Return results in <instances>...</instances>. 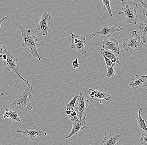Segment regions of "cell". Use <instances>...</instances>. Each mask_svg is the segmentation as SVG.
I'll return each mask as SVG.
<instances>
[{"mask_svg": "<svg viewBox=\"0 0 147 145\" xmlns=\"http://www.w3.org/2000/svg\"><path fill=\"white\" fill-rule=\"evenodd\" d=\"M51 16L49 13L45 12L41 16L40 21L36 25V28L41 32L44 36L48 34V30L50 26Z\"/></svg>", "mask_w": 147, "mask_h": 145, "instance_id": "10", "label": "cell"}, {"mask_svg": "<svg viewBox=\"0 0 147 145\" xmlns=\"http://www.w3.org/2000/svg\"><path fill=\"white\" fill-rule=\"evenodd\" d=\"M72 65H73L74 68L75 69L79 68V66H80V64H79L78 58H76L73 61V62H72Z\"/></svg>", "mask_w": 147, "mask_h": 145, "instance_id": "28", "label": "cell"}, {"mask_svg": "<svg viewBox=\"0 0 147 145\" xmlns=\"http://www.w3.org/2000/svg\"><path fill=\"white\" fill-rule=\"evenodd\" d=\"M140 3H141L142 7H143V10L142 11V14L145 16L147 18V3H145L142 1H140Z\"/></svg>", "mask_w": 147, "mask_h": 145, "instance_id": "27", "label": "cell"}, {"mask_svg": "<svg viewBox=\"0 0 147 145\" xmlns=\"http://www.w3.org/2000/svg\"><path fill=\"white\" fill-rule=\"evenodd\" d=\"M122 47L125 52L130 53L143 50L141 37L138 34L136 30L133 31V34L123 42Z\"/></svg>", "mask_w": 147, "mask_h": 145, "instance_id": "4", "label": "cell"}, {"mask_svg": "<svg viewBox=\"0 0 147 145\" xmlns=\"http://www.w3.org/2000/svg\"><path fill=\"white\" fill-rule=\"evenodd\" d=\"M26 89L20 94L10 106L17 108L21 111L30 112L32 111L35 104L33 98V87L30 83H28Z\"/></svg>", "mask_w": 147, "mask_h": 145, "instance_id": "1", "label": "cell"}, {"mask_svg": "<svg viewBox=\"0 0 147 145\" xmlns=\"http://www.w3.org/2000/svg\"><path fill=\"white\" fill-rule=\"evenodd\" d=\"M71 48L76 49L83 55L87 53L85 47L86 43V37L82 35H76L73 33H71Z\"/></svg>", "mask_w": 147, "mask_h": 145, "instance_id": "7", "label": "cell"}, {"mask_svg": "<svg viewBox=\"0 0 147 145\" xmlns=\"http://www.w3.org/2000/svg\"><path fill=\"white\" fill-rule=\"evenodd\" d=\"M75 111L79 115V120L83 118L84 115L89 105V101L84 97V92H80L77 99Z\"/></svg>", "mask_w": 147, "mask_h": 145, "instance_id": "9", "label": "cell"}, {"mask_svg": "<svg viewBox=\"0 0 147 145\" xmlns=\"http://www.w3.org/2000/svg\"><path fill=\"white\" fill-rule=\"evenodd\" d=\"M123 135H115L110 133L106 136L102 140L103 145H117L119 140L122 138Z\"/></svg>", "mask_w": 147, "mask_h": 145, "instance_id": "15", "label": "cell"}, {"mask_svg": "<svg viewBox=\"0 0 147 145\" xmlns=\"http://www.w3.org/2000/svg\"><path fill=\"white\" fill-rule=\"evenodd\" d=\"M77 114L76 111L74 110H67L65 114V116L67 119L70 120L72 123L79 121L77 117Z\"/></svg>", "mask_w": 147, "mask_h": 145, "instance_id": "20", "label": "cell"}, {"mask_svg": "<svg viewBox=\"0 0 147 145\" xmlns=\"http://www.w3.org/2000/svg\"><path fill=\"white\" fill-rule=\"evenodd\" d=\"M17 133H21L27 137L28 139L30 141H33L35 138L40 137L46 136L47 133L43 132L36 127H30L27 130H21L17 129L16 130Z\"/></svg>", "mask_w": 147, "mask_h": 145, "instance_id": "11", "label": "cell"}, {"mask_svg": "<svg viewBox=\"0 0 147 145\" xmlns=\"http://www.w3.org/2000/svg\"><path fill=\"white\" fill-rule=\"evenodd\" d=\"M100 52L102 53L107 58L111 61H114L116 64H120V62L118 59L119 55L115 53V52L109 51L106 49H101Z\"/></svg>", "mask_w": 147, "mask_h": 145, "instance_id": "17", "label": "cell"}, {"mask_svg": "<svg viewBox=\"0 0 147 145\" xmlns=\"http://www.w3.org/2000/svg\"><path fill=\"white\" fill-rule=\"evenodd\" d=\"M0 145H2L1 144V143H0Z\"/></svg>", "mask_w": 147, "mask_h": 145, "instance_id": "31", "label": "cell"}, {"mask_svg": "<svg viewBox=\"0 0 147 145\" xmlns=\"http://www.w3.org/2000/svg\"><path fill=\"white\" fill-rule=\"evenodd\" d=\"M7 59L6 60L3 61V64L6 67V69L10 72H13L18 78L26 82V84L29 83V81L28 80L25 79L21 76L19 72V69L18 68V60L14 57L11 54V52L7 50L6 52Z\"/></svg>", "mask_w": 147, "mask_h": 145, "instance_id": "5", "label": "cell"}, {"mask_svg": "<svg viewBox=\"0 0 147 145\" xmlns=\"http://www.w3.org/2000/svg\"><path fill=\"white\" fill-rule=\"evenodd\" d=\"M84 92L88 93L91 99L99 103L100 104H102V100H105L109 101L111 99V94L105 92L102 89L88 88L85 90Z\"/></svg>", "mask_w": 147, "mask_h": 145, "instance_id": "8", "label": "cell"}, {"mask_svg": "<svg viewBox=\"0 0 147 145\" xmlns=\"http://www.w3.org/2000/svg\"><path fill=\"white\" fill-rule=\"evenodd\" d=\"M146 90H147V88L146 89Z\"/></svg>", "mask_w": 147, "mask_h": 145, "instance_id": "30", "label": "cell"}, {"mask_svg": "<svg viewBox=\"0 0 147 145\" xmlns=\"http://www.w3.org/2000/svg\"></svg>", "mask_w": 147, "mask_h": 145, "instance_id": "32", "label": "cell"}, {"mask_svg": "<svg viewBox=\"0 0 147 145\" xmlns=\"http://www.w3.org/2000/svg\"><path fill=\"white\" fill-rule=\"evenodd\" d=\"M86 117H84L81 120L72 123V129L68 135L66 137L65 139H69L73 136L77 134L81 131L84 130L86 127Z\"/></svg>", "mask_w": 147, "mask_h": 145, "instance_id": "13", "label": "cell"}, {"mask_svg": "<svg viewBox=\"0 0 147 145\" xmlns=\"http://www.w3.org/2000/svg\"><path fill=\"white\" fill-rule=\"evenodd\" d=\"M8 17V16H5V17H4V18H3V19H2L0 20V29H1V24H2L3 22L5 19H7Z\"/></svg>", "mask_w": 147, "mask_h": 145, "instance_id": "29", "label": "cell"}, {"mask_svg": "<svg viewBox=\"0 0 147 145\" xmlns=\"http://www.w3.org/2000/svg\"><path fill=\"white\" fill-rule=\"evenodd\" d=\"M79 95H75L74 97L66 105L67 110H74V107Z\"/></svg>", "mask_w": 147, "mask_h": 145, "instance_id": "21", "label": "cell"}, {"mask_svg": "<svg viewBox=\"0 0 147 145\" xmlns=\"http://www.w3.org/2000/svg\"><path fill=\"white\" fill-rule=\"evenodd\" d=\"M102 49L112 51L118 55L120 54L119 42L113 38H110L108 40H103Z\"/></svg>", "mask_w": 147, "mask_h": 145, "instance_id": "12", "label": "cell"}, {"mask_svg": "<svg viewBox=\"0 0 147 145\" xmlns=\"http://www.w3.org/2000/svg\"><path fill=\"white\" fill-rule=\"evenodd\" d=\"M103 5L106 8L107 11L109 15L111 16H113V15L112 14V11H111V6H110V1L109 0H102Z\"/></svg>", "mask_w": 147, "mask_h": 145, "instance_id": "22", "label": "cell"}, {"mask_svg": "<svg viewBox=\"0 0 147 145\" xmlns=\"http://www.w3.org/2000/svg\"><path fill=\"white\" fill-rule=\"evenodd\" d=\"M19 28L22 36V42L21 43L22 47L40 61L41 57L37 50L38 41L37 36L32 34L31 30L26 29L22 25H20Z\"/></svg>", "mask_w": 147, "mask_h": 145, "instance_id": "2", "label": "cell"}, {"mask_svg": "<svg viewBox=\"0 0 147 145\" xmlns=\"http://www.w3.org/2000/svg\"><path fill=\"white\" fill-rule=\"evenodd\" d=\"M140 142L142 145H147V134L146 132H141Z\"/></svg>", "mask_w": 147, "mask_h": 145, "instance_id": "25", "label": "cell"}, {"mask_svg": "<svg viewBox=\"0 0 147 145\" xmlns=\"http://www.w3.org/2000/svg\"><path fill=\"white\" fill-rule=\"evenodd\" d=\"M7 51L5 46L0 43V60H2L3 57L6 54Z\"/></svg>", "mask_w": 147, "mask_h": 145, "instance_id": "26", "label": "cell"}, {"mask_svg": "<svg viewBox=\"0 0 147 145\" xmlns=\"http://www.w3.org/2000/svg\"><path fill=\"white\" fill-rule=\"evenodd\" d=\"M123 29V28L121 27H114L106 24L94 31L91 34L94 37L97 36L102 39H105L107 38L111 37V36L113 33L120 32Z\"/></svg>", "mask_w": 147, "mask_h": 145, "instance_id": "6", "label": "cell"}, {"mask_svg": "<svg viewBox=\"0 0 147 145\" xmlns=\"http://www.w3.org/2000/svg\"><path fill=\"white\" fill-rule=\"evenodd\" d=\"M122 11L119 12V14L122 16L125 19L127 23L136 25L138 21L137 9L138 3L136 1H121Z\"/></svg>", "mask_w": 147, "mask_h": 145, "instance_id": "3", "label": "cell"}, {"mask_svg": "<svg viewBox=\"0 0 147 145\" xmlns=\"http://www.w3.org/2000/svg\"><path fill=\"white\" fill-rule=\"evenodd\" d=\"M107 76L108 78H110L111 77L114 76L115 74V70L113 68L109 66H107Z\"/></svg>", "mask_w": 147, "mask_h": 145, "instance_id": "24", "label": "cell"}, {"mask_svg": "<svg viewBox=\"0 0 147 145\" xmlns=\"http://www.w3.org/2000/svg\"><path fill=\"white\" fill-rule=\"evenodd\" d=\"M100 53L101 55L102 56L104 59L105 61L106 64L107 66H109V67H111L113 68L116 65L115 62L114 61H111V60L108 59V58H107L105 56V55H104L102 53V52H100Z\"/></svg>", "mask_w": 147, "mask_h": 145, "instance_id": "23", "label": "cell"}, {"mask_svg": "<svg viewBox=\"0 0 147 145\" xmlns=\"http://www.w3.org/2000/svg\"><path fill=\"white\" fill-rule=\"evenodd\" d=\"M138 28L141 35V43L142 45L145 44L147 39V23H140Z\"/></svg>", "mask_w": 147, "mask_h": 145, "instance_id": "18", "label": "cell"}, {"mask_svg": "<svg viewBox=\"0 0 147 145\" xmlns=\"http://www.w3.org/2000/svg\"><path fill=\"white\" fill-rule=\"evenodd\" d=\"M129 87L134 90L147 87V76H138L135 75V78L132 79V82L128 84Z\"/></svg>", "mask_w": 147, "mask_h": 145, "instance_id": "14", "label": "cell"}, {"mask_svg": "<svg viewBox=\"0 0 147 145\" xmlns=\"http://www.w3.org/2000/svg\"><path fill=\"white\" fill-rule=\"evenodd\" d=\"M5 112L3 115V118H9L13 122L21 121V120L16 111L11 108H7L5 109Z\"/></svg>", "mask_w": 147, "mask_h": 145, "instance_id": "16", "label": "cell"}, {"mask_svg": "<svg viewBox=\"0 0 147 145\" xmlns=\"http://www.w3.org/2000/svg\"><path fill=\"white\" fill-rule=\"evenodd\" d=\"M142 110V108H140L138 112L137 117L136 118L137 121V125L139 128H141L144 130L147 134V126L145 123V120L142 119L141 117V111Z\"/></svg>", "mask_w": 147, "mask_h": 145, "instance_id": "19", "label": "cell"}]
</instances>
